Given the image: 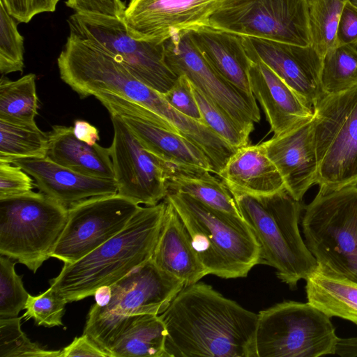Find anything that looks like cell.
<instances>
[{
  "label": "cell",
  "instance_id": "6da1fadb",
  "mask_svg": "<svg viewBox=\"0 0 357 357\" xmlns=\"http://www.w3.org/2000/svg\"><path fill=\"white\" fill-rule=\"evenodd\" d=\"M160 317L167 357H256L258 314L209 284L184 287Z\"/></svg>",
  "mask_w": 357,
  "mask_h": 357
},
{
  "label": "cell",
  "instance_id": "7a4b0ae2",
  "mask_svg": "<svg viewBox=\"0 0 357 357\" xmlns=\"http://www.w3.org/2000/svg\"><path fill=\"white\" fill-rule=\"evenodd\" d=\"M166 202L141 206L119 233L79 260L64 264L50 287L67 303L94 295L150 260L163 223Z\"/></svg>",
  "mask_w": 357,
  "mask_h": 357
},
{
  "label": "cell",
  "instance_id": "3957f363",
  "mask_svg": "<svg viewBox=\"0 0 357 357\" xmlns=\"http://www.w3.org/2000/svg\"><path fill=\"white\" fill-rule=\"evenodd\" d=\"M238 212L253 231L261 249V264L275 269L294 289L317 268L315 258L299 230L303 206L286 189L268 195H232Z\"/></svg>",
  "mask_w": 357,
  "mask_h": 357
},
{
  "label": "cell",
  "instance_id": "277c9868",
  "mask_svg": "<svg viewBox=\"0 0 357 357\" xmlns=\"http://www.w3.org/2000/svg\"><path fill=\"white\" fill-rule=\"evenodd\" d=\"M178 214L207 275L245 278L261 264L259 244L241 216L210 207L182 192L164 199Z\"/></svg>",
  "mask_w": 357,
  "mask_h": 357
},
{
  "label": "cell",
  "instance_id": "5b68a950",
  "mask_svg": "<svg viewBox=\"0 0 357 357\" xmlns=\"http://www.w3.org/2000/svg\"><path fill=\"white\" fill-rule=\"evenodd\" d=\"M183 287L151 259L109 285L107 303L91 306L83 334L110 357L112 346L134 316L162 314Z\"/></svg>",
  "mask_w": 357,
  "mask_h": 357
},
{
  "label": "cell",
  "instance_id": "8992f818",
  "mask_svg": "<svg viewBox=\"0 0 357 357\" xmlns=\"http://www.w3.org/2000/svg\"><path fill=\"white\" fill-rule=\"evenodd\" d=\"M301 226L317 268L357 282V185L319 192L304 207Z\"/></svg>",
  "mask_w": 357,
  "mask_h": 357
},
{
  "label": "cell",
  "instance_id": "52a82bcc",
  "mask_svg": "<svg viewBox=\"0 0 357 357\" xmlns=\"http://www.w3.org/2000/svg\"><path fill=\"white\" fill-rule=\"evenodd\" d=\"M68 208L42 192L0 199V255L34 273L51 257Z\"/></svg>",
  "mask_w": 357,
  "mask_h": 357
},
{
  "label": "cell",
  "instance_id": "ba28073f",
  "mask_svg": "<svg viewBox=\"0 0 357 357\" xmlns=\"http://www.w3.org/2000/svg\"><path fill=\"white\" fill-rule=\"evenodd\" d=\"M316 184L325 193L357 185V83L313 107Z\"/></svg>",
  "mask_w": 357,
  "mask_h": 357
},
{
  "label": "cell",
  "instance_id": "9c48e42d",
  "mask_svg": "<svg viewBox=\"0 0 357 357\" xmlns=\"http://www.w3.org/2000/svg\"><path fill=\"white\" fill-rule=\"evenodd\" d=\"M337 339L331 318L308 302L283 301L258 313L256 357L335 354Z\"/></svg>",
  "mask_w": 357,
  "mask_h": 357
},
{
  "label": "cell",
  "instance_id": "30bf717a",
  "mask_svg": "<svg viewBox=\"0 0 357 357\" xmlns=\"http://www.w3.org/2000/svg\"><path fill=\"white\" fill-rule=\"evenodd\" d=\"M208 26L244 36L312 45L307 0H221Z\"/></svg>",
  "mask_w": 357,
  "mask_h": 357
},
{
  "label": "cell",
  "instance_id": "8fae6325",
  "mask_svg": "<svg viewBox=\"0 0 357 357\" xmlns=\"http://www.w3.org/2000/svg\"><path fill=\"white\" fill-rule=\"evenodd\" d=\"M68 24L70 33L91 42L113 55L138 79L161 94L178 77L165 61L164 43L132 37L121 17L75 13Z\"/></svg>",
  "mask_w": 357,
  "mask_h": 357
},
{
  "label": "cell",
  "instance_id": "7c38bea8",
  "mask_svg": "<svg viewBox=\"0 0 357 357\" xmlns=\"http://www.w3.org/2000/svg\"><path fill=\"white\" fill-rule=\"evenodd\" d=\"M119 193L90 197L68 208V218L51 257L71 264L123 230L140 208Z\"/></svg>",
  "mask_w": 357,
  "mask_h": 357
},
{
  "label": "cell",
  "instance_id": "4fadbf2b",
  "mask_svg": "<svg viewBox=\"0 0 357 357\" xmlns=\"http://www.w3.org/2000/svg\"><path fill=\"white\" fill-rule=\"evenodd\" d=\"M165 61L178 77L185 75L192 85L225 110L248 133L261 119L255 97L250 96L222 77L183 31L164 42Z\"/></svg>",
  "mask_w": 357,
  "mask_h": 357
},
{
  "label": "cell",
  "instance_id": "5bb4252c",
  "mask_svg": "<svg viewBox=\"0 0 357 357\" xmlns=\"http://www.w3.org/2000/svg\"><path fill=\"white\" fill-rule=\"evenodd\" d=\"M110 115L114 137L109 149L117 193L138 204L160 203L168 193L170 164L145 149L120 116Z\"/></svg>",
  "mask_w": 357,
  "mask_h": 357
},
{
  "label": "cell",
  "instance_id": "9a60e30c",
  "mask_svg": "<svg viewBox=\"0 0 357 357\" xmlns=\"http://www.w3.org/2000/svg\"><path fill=\"white\" fill-rule=\"evenodd\" d=\"M100 102L110 114L121 117L145 149L162 160L178 167L213 173L206 155L158 114L113 93L102 94Z\"/></svg>",
  "mask_w": 357,
  "mask_h": 357
},
{
  "label": "cell",
  "instance_id": "2e32d148",
  "mask_svg": "<svg viewBox=\"0 0 357 357\" xmlns=\"http://www.w3.org/2000/svg\"><path fill=\"white\" fill-rule=\"evenodd\" d=\"M221 0H130L122 20L135 39L164 43L185 30L208 26Z\"/></svg>",
  "mask_w": 357,
  "mask_h": 357
},
{
  "label": "cell",
  "instance_id": "e0dca14e",
  "mask_svg": "<svg viewBox=\"0 0 357 357\" xmlns=\"http://www.w3.org/2000/svg\"><path fill=\"white\" fill-rule=\"evenodd\" d=\"M242 36L250 60L266 64L311 107L325 96L321 85L324 57L312 45Z\"/></svg>",
  "mask_w": 357,
  "mask_h": 357
},
{
  "label": "cell",
  "instance_id": "ac0fdd59",
  "mask_svg": "<svg viewBox=\"0 0 357 357\" xmlns=\"http://www.w3.org/2000/svg\"><path fill=\"white\" fill-rule=\"evenodd\" d=\"M312 119L262 142L284 181L285 189L298 201L317 183L318 165Z\"/></svg>",
  "mask_w": 357,
  "mask_h": 357
},
{
  "label": "cell",
  "instance_id": "d6986e66",
  "mask_svg": "<svg viewBox=\"0 0 357 357\" xmlns=\"http://www.w3.org/2000/svg\"><path fill=\"white\" fill-rule=\"evenodd\" d=\"M248 77L252 93L273 135H282L313 118V107L261 61H252Z\"/></svg>",
  "mask_w": 357,
  "mask_h": 357
},
{
  "label": "cell",
  "instance_id": "ffe728a7",
  "mask_svg": "<svg viewBox=\"0 0 357 357\" xmlns=\"http://www.w3.org/2000/svg\"><path fill=\"white\" fill-rule=\"evenodd\" d=\"M12 164L31 176L40 192L68 208L86 199L118 192L114 180L81 174L47 157L19 158Z\"/></svg>",
  "mask_w": 357,
  "mask_h": 357
},
{
  "label": "cell",
  "instance_id": "44dd1931",
  "mask_svg": "<svg viewBox=\"0 0 357 357\" xmlns=\"http://www.w3.org/2000/svg\"><path fill=\"white\" fill-rule=\"evenodd\" d=\"M217 176L231 195H268L285 189L262 143L237 149Z\"/></svg>",
  "mask_w": 357,
  "mask_h": 357
},
{
  "label": "cell",
  "instance_id": "7402d4cb",
  "mask_svg": "<svg viewBox=\"0 0 357 357\" xmlns=\"http://www.w3.org/2000/svg\"><path fill=\"white\" fill-rule=\"evenodd\" d=\"M164 200L163 223L151 259L161 270L182 281L184 287L188 286L207 274L183 221L173 206Z\"/></svg>",
  "mask_w": 357,
  "mask_h": 357
},
{
  "label": "cell",
  "instance_id": "603a6c76",
  "mask_svg": "<svg viewBox=\"0 0 357 357\" xmlns=\"http://www.w3.org/2000/svg\"><path fill=\"white\" fill-rule=\"evenodd\" d=\"M188 31L195 46L215 70L238 89L254 97L248 77L252 61L245 50L243 36L208 26Z\"/></svg>",
  "mask_w": 357,
  "mask_h": 357
},
{
  "label": "cell",
  "instance_id": "cb8c5ba5",
  "mask_svg": "<svg viewBox=\"0 0 357 357\" xmlns=\"http://www.w3.org/2000/svg\"><path fill=\"white\" fill-rule=\"evenodd\" d=\"M46 157L81 174L114 180L109 148L79 140L74 134L73 127L52 126L48 132Z\"/></svg>",
  "mask_w": 357,
  "mask_h": 357
},
{
  "label": "cell",
  "instance_id": "d4e9b609",
  "mask_svg": "<svg viewBox=\"0 0 357 357\" xmlns=\"http://www.w3.org/2000/svg\"><path fill=\"white\" fill-rule=\"evenodd\" d=\"M307 302L328 317H340L357 325V282L316 268L305 280Z\"/></svg>",
  "mask_w": 357,
  "mask_h": 357
},
{
  "label": "cell",
  "instance_id": "484cf974",
  "mask_svg": "<svg viewBox=\"0 0 357 357\" xmlns=\"http://www.w3.org/2000/svg\"><path fill=\"white\" fill-rule=\"evenodd\" d=\"M203 169H186L170 165L168 192H182L215 209L241 216L231 193L223 182Z\"/></svg>",
  "mask_w": 357,
  "mask_h": 357
},
{
  "label": "cell",
  "instance_id": "4316f807",
  "mask_svg": "<svg viewBox=\"0 0 357 357\" xmlns=\"http://www.w3.org/2000/svg\"><path fill=\"white\" fill-rule=\"evenodd\" d=\"M167 335L160 314L134 316L112 346L110 357H167Z\"/></svg>",
  "mask_w": 357,
  "mask_h": 357
},
{
  "label": "cell",
  "instance_id": "83f0119b",
  "mask_svg": "<svg viewBox=\"0 0 357 357\" xmlns=\"http://www.w3.org/2000/svg\"><path fill=\"white\" fill-rule=\"evenodd\" d=\"M36 75L29 73L17 80L1 76L0 80V121L15 124H35L38 98Z\"/></svg>",
  "mask_w": 357,
  "mask_h": 357
},
{
  "label": "cell",
  "instance_id": "f1b7e54d",
  "mask_svg": "<svg viewBox=\"0 0 357 357\" xmlns=\"http://www.w3.org/2000/svg\"><path fill=\"white\" fill-rule=\"evenodd\" d=\"M48 132L36 125L15 124L0 121V162L12 163L24 158H45Z\"/></svg>",
  "mask_w": 357,
  "mask_h": 357
},
{
  "label": "cell",
  "instance_id": "f546056e",
  "mask_svg": "<svg viewBox=\"0 0 357 357\" xmlns=\"http://www.w3.org/2000/svg\"><path fill=\"white\" fill-rule=\"evenodd\" d=\"M348 0H307L312 45L324 57L336 47V33Z\"/></svg>",
  "mask_w": 357,
  "mask_h": 357
},
{
  "label": "cell",
  "instance_id": "4dcf8cb0",
  "mask_svg": "<svg viewBox=\"0 0 357 357\" xmlns=\"http://www.w3.org/2000/svg\"><path fill=\"white\" fill-rule=\"evenodd\" d=\"M357 83V47L336 46L324 57L321 85L325 95L343 91Z\"/></svg>",
  "mask_w": 357,
  "mask_h": 357
},
{
  "label": "cell",
  "instance_id": "1f68e13d",
  "mask_svg": "<svg viewBox=\"0 0 357 357\" xmlns=\"http://www.w3.org/2000/svg\"><path fill=\"white\" fill-rule=\"evenodd\" d=\"M192 89L203 121L208 127L235 149L248 144L250 133L193 86Z\"/></svg>",
  "mask_w": 357,
  "mask_h": 357
},
{
  "label": "cell",
  "instance_id": "d6a6232c",
  "mask_svg": "<svg viewBox=\"0 0 357 357\" xmlns=\"http://www.w3.org/2000/svg\"><path fill=\"white\" fill-rule=\"evenodd\" d=\"M23 317L0 318V357H59L61 350H47L31 342L21 329Z\"/></svg>",
  "mask_w": 357,
  "mask_h": 357
},
{
  "label": "cell",
  "instance_id": "836d02e7",
  "mask_svg": "<svg viewBox=\"0 0 357 357\" xmlns=\"http://www.w3.org/2000/svg\"><path fill=\"white\" fill-rule=\"evenodd\" d=\"M15 19L0 1V73L2 75L22 72L24 67V37Z\"/></svg>",
  "mask_w": 357,
  "mask_h": 357
},
{
  "label": "cell",
  "instance_id": "e575fe53",
  "mask_svg": "<svg viewBox=\"0 0 357 357\" xmlns=\"http://www.w3.org/2000/svg\"><path fill=\"white\" fill-rule=\"evenodd\" d=\"M0 257V318H13L25 310L29 294L24 287L22 276L17 274L15 263Z\"/></svg>",
  "mask_w": 357,
  "mask_h": 357
},
{
  "label": "cell",
  "instance_id": "d590c367",
  "mask_svg": "<svg viewBox=\"0 0 357 357\" xmlns=\"http://www.w3.org/2000/svg\"><path fill=\"white\" fill-rule=\"evenodd\" d=\"M68 303L51 287L38 296L29 295L23 319H33L37 326H63L62 317Z\"/></svg>",
  "mask_w": 357,
  "mask_h": 357
},
{
  "label": "cell",
  "instance_id": "8d00e7d4",
  "mask_svg": "<svg viewBox=\"0 0 357 357\" xmlns=\"http://www.w3.org/2000/svg\"><path fill=\"white\" fill-rule=\"evenodd\" d=\"M162 95L177 111L189 118L204 123L192 84L185 75L178 76L172 87Z\"/></svg>",
  "mask_w": 357,
  "mask_h": 357
},
{
  "label": "cell",
  "instance_id": "74e56055",
  "mask_svg": "<svg viewBox=\"0 0 357 357\" xmlns=\"http://www.w3.org/2000/svg\"><path fill=\"white\" fill-rule=\"evenodd\" d=\"M20 167L0 162V199L17 196L32 191L35 183Z\"/></svg>",
  "mask_w": 357,
  "mask_h": 357
},
{
  "label": "cell",
  "instance_id": "f35d334b",
  "mask_svg": "<svg viewBox=\"0 0 357 357\" xmlns=\"http://www.w3.org/2000/svg\"><path fill=\"white\" fill-rule=\"evenodd\" d=\"M17 22L29 23L35 16L56 10L59 0H0Z\"/></svg>",
  "mask_w": 357,
  "mask_h": 357
},
{
  "label": "cell",
  "instance_id": "ab89813d",
  "mask_svg": "<svg viewBox=\"0 0 357 357\" xmlns=\"http://www.w3.org/2000/svg\"><path fill=\"white\" fill-rule=\"evenodd\" d=\"M65 3L76 13L121 18L126 8L122 0H66Z\"/></svg>",
  "mask_w": 357,
  "mask_h": 357
},
{
  "label": "cell",
  "instance_id": "60d3db41",
  "mask_svg": "<svg viewBox=\"0 0 357 357\" xmlns=\"http://www.w3.org/2000/svg\"><path fill=\"white\" fill-rule=\"evenodd\" d=\"M357 47V8L349 0L342 12L336 33V46Z\"/></svg>",
  "mask_w": 357,
  "mask_h": 357
},
{
  "label": "cell",
  "instance_id": "b9f144b4",
  "mask_svg": "<svg viewBox=\"0 0 357 357\" xmlns=\"http://www.w3.org/2000/svg\"><path fill=\"white\" fill-rule=\"evenodd\" d=\"M67 356L109 357L107 352L85 334L75 337L70 344L60 351L59 357Z\"/></svg>",
  "mask_w": 357,
  "mask_h": 357
},
{
  "label": "cell",
  "instance_id": "7bdbcfd3",
  "mask_svg": "<svg viewBox=\"0 0 357 357\" xmlns=\"http://www.w3.org/2000/svg\"><path fill=\"white\" fill-rule=\"evenodd\" d=\"M73 132L77 139L89 145L96 144L100 139L96 127L84 120H76L74 122Z\"/></svg>",
  "mask_w": 357,
  "mask_h": 357
},
{
  "label": "cell",
  "instance_id": "ee69618b",
  "mask_svg": "<svg viewBox=\"0 0 357 357\" xmlns=\"http://www.w3.org/2000/svg\"><path fill=\"white\" fill-rule=\"evenodd\" d=\"M335 354L342 357H356L357 337L347 338L338 337Z\"/></svg>",
  "mask_w": 357,
  "mask_h": 357
},
{
  "label": "cell",
  "instance_id": "f6af8a7d",
  "mask_svg": "<svg viewBox=\"0 0 357 357\" xmlns=\"http://www.w3.org/2000/svg\"><path fill=\"white\" fill-rule=\"evenodd\" d=\"M354 6L357 8V0H349Z\"/></svg>",
  "mask_w": 357,
  "mask_h": 357
}]
</instances>
